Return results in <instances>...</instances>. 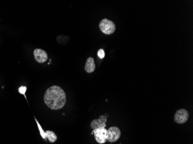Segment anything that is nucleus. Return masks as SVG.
Masks as SVG:
<instances>
[{
    "mask_svg": "<svg viewBox=\"0 0 193 144\" xmlns=\"http://www.w3.org/2000/svg\"><path fill=\"white\" fill-rule=\"evenodd\" d=\"M67 97L63 90L59 86H51L44 95V102L51 110H58L64 107L66 103Z\"/></svg>",
    "mask_w": 193,
    "mask_h": 144,
    "instance_id": "nucleus-1",
    "label": "nucleus"
},
{
    "mask_svg": "<svg viewBox=\"0 0 193 144\" xmlns=\"http://www.w3.org/2000/svg\"><path fill=\"white\" fill-rule=\"evenodd\" d=\"M101 31L106 35H111L115 32L116 25L114 22L107 18H104L99 24Z\"/></svg>",
    "mask_w": 193,
    "mask_h": 144,
    "instance_id": "nucleus-2",
    "label": "nucleus"
},
{
    "mask_svg": "<svg viewBox=\"0 0 193 144\" xmlns=\"http://www.w3.org/2000/svg\"><path fill=\"white\" fill-rule=\"evenodd\" d=\"M92 133L94 134L96 142L99 144H104L108 141V130L105 128L100 127L94 129Z\"/></svg>",
    "mask_w": 193,
    "mask_h": 144,
    "instance_id": "nucleus-3",
    "label": "nucleus"
},
{
    "mask_svg": "<svg viewBox=\"0 0 193 144\" xmlns=\"http://www.w3.org/2000/svg\"><path fill=\"white\" fill-rule=\"evenodd\" d=\"M189 117V113L185 109H180L175 113L174 116L175 121L179 124H183L187 121Z\"/></svg>",
    "mask_w": 193,
    "mask_h": 144,
    "instance_id": "nucleus-4",
    "label": "nucleus"
},
{
    "mask_svg": "<svg viewBox=\"0 0 193 144\" xmlns=\"http://www.w3.org/2000/svg\"><path fill=\"white\" fill-rule=\"evenodd\" d=\"M121 131L119 127L113 126L108 130V141L110 142H114L119 139Z\"/></svg>",
    "mask_w": 193,
    "mask_h": 144,
    "instance_id": "nucleus-5",
    "label": "nucleus"
},
{
    "mask_svg": "<svg viewBox=\"0 0 193 144\" xmlns=\"http://www.w3.org/2000/svg\"><path fill=\"white\" fill-rule=\"evenodd\" d=\"M34 55L35 59L38 63H43L47 59V54L46 51L41 49H36L34 51Z\"/></svg>",
    "mask_w": 193,
    "mask_h": 144,
    "instance_id": "nucleus-6",
    "label": "nucleus"
},
{
    "mask_svg": "<svg viewBox=\"0 0 193 144\" xmlns=\"http://www.w3.org/2000/svg\"><path fill=\"white\" fill-rule=\"evenodd\" d=\"M85 71L88 73H91L94 72L96 69V64L94 62V59L92 57L88 58L84 66Z\"/></svg>",
    "mask_w": 193,
    "mask_h": 144,
    "instance_id": "nucleus-7",
    "label": "nucleus"
},
{
    "mask_svg": "<svg viewBox=\"0 0 193 144\" xmlns=\"http://www.w3.org/2000/svg\"><path fill=\"white\" fill-rule=\"evenodd\" d=\"M105 126L106 123H103L99 119H94L91 123V127L93 130L96 129L98 128H100V127L105 128Z\"/></svg>",
    "mask_w": 193,
    "mask_h": 144,
    "instance_id": "nucleus-8",
    "label": "nucleus"
},
{
    "mask_svg": "<svg viewBox=\"0 0 193 144\" xmlns=\"http://www.w3.org/2000/svg\"><path fill=\"white\" fill-rule=\"evenodd\" d=\"M46 137L51 142H55L57 140V135H55V133L52 131L47 130L45 132Z\"/></svg>",
    "mask_w": 193,
    "mask_h": 144,
    "instance_id": "nucleus-9",
    "label": "nucleus"
},
{
    "mask_svg": "<svg viewBox=\"0 0 193 144\" xmlns=\"http://www.w3.org/2000/svg\"><path fill=\"white\" fill-rule=\"evenodd\" d=\"M35 121L37 122V125H38V128H39V132H40V134H41V135L42 137L44 140H46V138H47V137H46V133H45V131H43V130L42 129L41 126V125H39V123H38V121H37L36 119H35Z\"/></svg>",
    "mask_w": 193,
    "mask_h": 144,
    "instance_id": "nucleus-10",
    "label": "nucleus"
},
{
    "mask_svg": "<svg viewBox=\"0 0 193 144\" xmlns=\"http://www.w3.org/2000/svg\"><path fill=\"white\" fill-rule=\"evenodd\" d=\"M98 57L100 58V59H103L104 57H105V51H104V50L103 49L99 50L98 51Z\"/></svg>",
    "mask_w": 193,
    "mask_h": 144,
    "instance_id": "nucleus-11",
    "label": "nucleus"
},
{
    "mask_svg": "<svg viewBox=\"0 0 193 144\" xmlns=\"http://www.w3.org/2000/svg\"><path fill=\"white\" fill-rule=\"evenodd\" d=\"M26 90H27V88L25 86H22L18 88V92L22 95H25Z\"/></svg>",
    "mask_w": 193,
    "mask_h": 144,
    "instance_id": "nucleus-12",
    "label": "nucleus"
}]
</instances>
